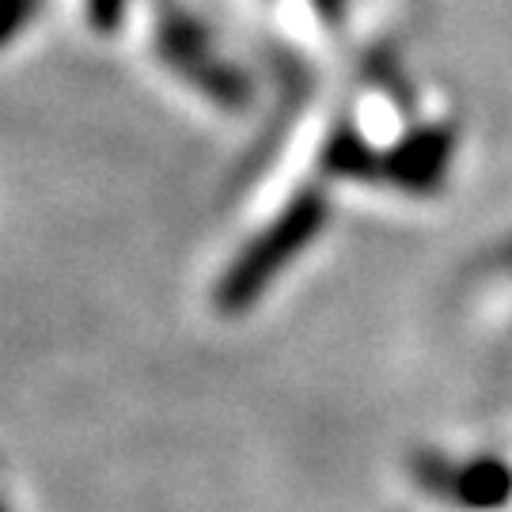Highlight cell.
<instances>
[{"instance_id": "cell-1", "label": "cell", "mask_w": 512, "mask_h": 512, "mask_svg": "<svg viewBox=\"0 0 512 512\" xmlns=\"http://www.w3.org/2000/svg\"><path fill=\"white\" fill-rule=\"evenodd\" d=\"M323 224H327V198L315 194V190H304L266 232H258L239 251V258L228 266V274L220 277L217 308L224 315H239V311L251 308L258 296L274 285L277 274L296 255H304V247L315 239V232Z\"/></svg>"}, {"instance_id": "cell-7", "label": "cell", "mask_w": 512, "mask_h": 512, "mask_svg": "<svg viewBox=\"0 0 512 512\" xmlns=\"http://www.w3.org/2000/svg\"><path fill=\"white\" fill-rule=\"evenodd\" d=\"M122 12H126V0H88V19H92L95 31H118V23H122Z\"/></svg>"}, {"instance_id": "cell-8", "label": "cell", "mask_w": 512, "mask_h": 512, "mask_svg": "<svg viewBox=\"0 0 512 512\" xmlns=\"http://www.w3.org/2000/svg\"><path fill=\"white\" fill-rule=\"evenodd\" d=\"M0 512H8V509H4V505H0Z\"/></svg>"}, {"instance_id": "cell-3", "label": "cell", "mask_w": 512, "mask_h": 512, "mask_svg": "<svg viewBox=\"0 0 512 512\" xmlns=\"http://www.w3.org/2000/svg\"><path fill=\"white\" fill-rule=\"evenodd\" d=\"M448 156H452L448 129H418L384 156V183H395L403 190H414V194H429L444 179Z\"/></svg>"}, {"instance_id": "cell-2", "label": "cell", "mask_w": 512, "mask_h": 512, "mask_svg": "<svg viewBox=\"0 0 512 512\" xmlns=\"http://www.w3.org/2000/svg\"><path fill=\"white\" fill-rule=\"evenodd\" d=\"M160 50L164 57L179 69L183 76H190L205 95H213L224 107H243L247 103V80L236 73V69H224L213 57L205 54V35L198 23H190L183 12H167L160 16Z\"/></svg>"}, {"instance_id": "cell-5", "label": "cell", "mask_w": 512, "mask_h": 512, "mask_svg": "<svg viewBox=\"0 0 512 512\" xmlns=\"http://www.w3.org/2000/svg\"><path fill=\"white\" fill-rule=\"evenodd\" d=\"M327 171L342 175V179H365V183H384V156L368 145L361 133L353 129H338L330 137L327 152H323Z\"/></svg>"}, {"instance_id": "cell-4", "label": "cell", "mask_w": 512, "mask_h": 512, "mask_svg": "<svg viewBox=\"0 0 512 512\" xmlns=\"http://www.w3.org/2000/svg\"><path fill=\"white\" fill-rule=\"evenodd\" d=\"M452 494H456L459 505L475 512H490L501 509L512 497V471L494 456H482L475 463H467L463 471H456L452 478Z\"/></svg>"}, {"instance_id": "cell-6", "label": "cell", "mask_w": 512, "mask_h": 512, "mask_svg": "<svg viewBox=\"0 0 512 512\" xmlns=\"http://www.w3.org/2000/svg\"><path fill=\"white\" fill-rule=\"evenodd\" d=\"M42 0H0V46H8L35 19Z\"/></svg>"}]
</instances>
